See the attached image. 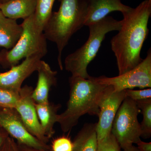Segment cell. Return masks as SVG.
<instances>
[{"instance_id":"cell-1","label":"cell","mask_w":151,"mask_h":151,"mask_svg":"<svg viewBox=\"0 0 151 151\" xmlns=\"http://www.w3.org/2000/svg\"><path fill=\"white\" fill-rule=\"evenodd\" d=\"M122 28L111 40L116 56L119 75L137 66L143 59L141 51L149 33L151 0H145L135 8L122 14Z\"/></svg>"},{"instance_id":"cell-2","label":"cell","mask_w":151,"mask_h":151,"mask_svg":"<svg viewBox=\"0 0 151 151\" xmlns=\"http://www.w3.org/2000/svg\"><path fill=\"white\" fill-rule=\"evenodd\" d=\"M70 92L67 107L58 114L57 123L64 133L70 131L85 114L98 116L99 105L108 85L101 84L94 77L88 78L71 76L69 78Z\"/></svg>"},{"instance_id":"cell-3","label":"cell","mask_w":151,"mask_h":151,"mask_svg":"<svg viewBox=\"0 0 151 151\" xmlns=\"http://www.w3.org/2000/svg\"><path fill=\"white\" fill-rule=\"evenodd\" d=\"M59 1V9L52 12L43 32L47 40L56 44L58 62L63 70V51L72 36L85 26L88 3L87 0Z\"/></svg>"},{"instance_id":"cell-4","label":"cell","mask_w":151,"mask_h":151,"mask_svg":"<svg viewBox=\"0 0 151 151\" xmlns=\"http://www.w3.org/2000/svg\"><path fill=\"white\" fill-rule=\"evenodd\" d=\"M122 21L112 17L105 18L88 26L89 36L85 43L80 48L68 55L64 61L65 70L71 76L88 78L90 76L87 68L99 51L106 34L113 31L120 30Z\"/></svg>"},{"instance_id":"cell-5","label":"cell","mask_w":151,"mask_h":151,"mask_svg":"<svg viewBox=\"0 0 151 151\" xmlns=\"http://www.w3.org/2000/svg\"><path fill=\"white\" fill-rule=\"evenodd\" d=\"M34 14L24 20L22 32L13 47L0 51V65L3 68H11L32 55L39 53L45 56L47 53V40L37 26Z\"/></svg>"},{"instance_id":"cell-6","label":"cell","mask_w":151,"mask_h":151,"mask_svg":"<svg viewBox=\"0 0 151 151\" xmlns=\"http://www.w3.org/2000/svg\"><path fill=\"white\" fill-rule=\"evenodd\" d=\"M140 112L136 101L126 97L116 113L111 133L123 150L141 139L142 131L138 120Z\"/></svg>"},{"instance_id":"cell-7","label":"cell","mask_w":151,"mask_h":151,"mask_svg":"<svg viewBox=\"0 0 151 151\" xmlns=\"http://www.w3.org/2000/svg\"><path fill=\"white\" fill-rule=\"evenodd\" d=\"M94 77L101 84L113 87L115 91H121L136 87L144 89L151 87V51L149 50L145 58L134 68L113 77L102 76Z\"/></svg>"},{"instance_id":"cell-8","label":"cell","mask_w":151,"mask_h":151,"mask_svg":"<svg viewBox=\"0 0 151 151\" xmlns=\"http://www.w3.org/2000/svg\"><path fill=\"white\" fill-rule=\"evenodd\" d=\"M0 128L5 130L11 137L15 139L18 144L42 150L51 151L50 146L38 139L28 131L15 109H0Z\"/></svg>"},{"instance_id":"cell-9","label":"cell","mask_w":151,"mask_h":151,"mask_svg":"<svg viewBox=\"0 0 151 151\" xmlns=\"http://www.w3.org/2000/svg\"><path fill=\"white\" fill-rule=\"evenodd\" d=\"M125 90L115 91L108 86L99 105V120L96 124L97 142H102L111 134L113 120L120 105L126 98Z\"/></svg>"},{"instance_id":"cell-10","label":"cell","mask_w":151,"mask_h":151,"mask_svg":"<svg viewBox=\"0 0 151 151\" xmlns=\"http://www.w3.org/2000/svg\"><path fill=\"white\" fill-rule=\"evenodd\" d=\"M33 88L25 85L19 92V99L15 109L18 113L28 131L38 139L47 144L49 139L44 133L38 118L35 103L32 95Z\"/></svg>"},{"instance_id":"cell-11","label":"cell","mask_w":151,"mask_h":151,"mask_svg":"<svg viewBox=\"0 0 151 151\" xmlns=\"http://www.w3.org/2000/svg\"><path fill=\"white\" fill-rule=\"evenodd\" d=\"M42 54H35L24 58L21 63L5 72H0V88L19 94L24 80L37 71Z\"/></svg>"},{"instance_id":"cell-12","label":"cell","mask_w":151,"mask_h":151,"mask_svg":"<svg viewBox=\"0 0 151 151\" xmlns=\"http://www.w3.org/2000/svg\"><path fill=\"white\" fill-rule=\"evenodd\" d=\"M87 3L86 26L100 21L112 12L118 11L124 14L132 9L124 4L121 0H87Z\"/></svg>"},{"instance_id":"cell-13","label":"cell","mask_w":151,"mask_h":151,"mask_svg":"<svg viewBox=\"0 0 151 151\" xmlns=\"http://www.w3.org/2000/svg\"><path fill=\"white\" fill-rule=\"evenodd\" d=\"M38 79L35 89H33L32 97L35 103H46L49 101V94L52 86L57 83V72L52 70L43 60H41L37 70Z\"/></svg>"},{"instance_id":"cell-14","label":"cell","mask_w":151,"mask_h":151,"mask_svg":"<svg viewBox=\"0 0 151 151\" xmlns=\"http://www.w3.org/2000/svg\"><path fill=\"white\" fill-rule=\"evenodd\" d=\"M36 4L37 0H10L1 4L0 10L9 18L24 20L35 14Z\"/></svg>"},{"instance_id":"cell-15","label":"cell","mask_w":151,"mask_h":151,"mask_svg":"<svg viewBox=\"0 0 151 151\" xmlns=\"http://www.w3.org/2000/svg\"><path fill=\"white\" fill-rule=\"evenodd\" d=\"M22 24L6 17L0 10V47L9 50L17 43L22 32Z\"/></svg>"},{"instance_id":"cell-16","label":"cell","mask_w":151,"mask_h":151,"mask_svg":"<svg viewBox=\"0 0 151 151\" xmlns=\"http://www.w3.org/2000/svg\"><path fill=\"white\" fill-rule=\"evenodd\" d=\"M38 118L44 133L47 137H52L55 133L54 126L57 123L58 111L61 107L60 104L48 103L38 104L35 103Z\"/></svg>"},{"instance_id":"cell-17","label":"cell","mask_w":151,"mask_h":151,"mask_svg":"<svg viewBox=\"0 0 151 151\" xmlns=\"http://www.w3.org/2000/svg\"><path fill=\"white\" fill-rule=\"evenodd\" d=\"M72 151H97L96 124H84L74 138Z\"/></svg>"},{"instance_id":"cell-18","label":"cell","mask_w":151,"mask_h":151,"mask_svg":"<svg viewBox=\"0 0 151 151\" xmlns=\"http://www.w3.org/2000/svg\"><path fill=\"white\" fill-rule=\"evenodd\" d=\"M55 0H37L34 16L37 27L42 31L52 13V7Z\"/></svg>"},{"instance_id":"cell-19","label":"cell","mask_w":151,"mask_h":151,"mask_svg":"<svg viewBox=\"0 0 151 151\" xmlns=\"http://www.w3.org/2000/svg\"><path fill=\"white\" fill-rule=\"evenodd\" d=\"M143 115L140 124L141 137L149 139L151 136V98L136 102Z\"/></svg>"},{"instance_id":"cell-20","label":"cell","mask_w":151,"mask_h":151,"mask_svg":"<svg viewBox=\"0 0 151 151\" xmlns=\"http://www.w3.org/2000/svg\"><path fill=\"white\" fill-rule=\"evenodd\" d=\"M19 99V94L0 88V108L15 109Z\"/></svg>"},{"instance_id":"cell-21","label":"cell","mask_w":151,"mask_h":151,"mask_svg":"<svg viewBox=\"0 0 151 151\" xmlns=\"http://www.w3.org/2000/svg\"><path fill=\"white\" fill-rule=\"evenodd\" d=\"M97 151H121V148L111 133L104 140L98 143Z\"/></svg>"},{"instance_id":"cell-22","label":"cell","mask_w":151,"mask_h":151,"mask_svg":"<svg viewBox=\"0 0 151 151\" xmlns=\"http://www.w3.org/2000/svg\"><path fill=\"white\" fill-rule=\"evenodd\" d=\"M73 143L70 138L66 137H60L55 139L52 144V151H72Z\"/></svg>"},{"instance_id":"cell-23","label":"cell","mask_w":151,"mask_h":151,"mask_svg":"<svg viewBox=\"0 0 151 151\" xmlns=\"http://www.w3.org/2000/svg\"><path fill=\"white\" fill-rule=\"evenodd\" d=\"M127 97L137 101L147 100L151 98V89H142L141 90H133L127 89L125 90Z\"/></svg>"},{"instance_id":"cell-24","label":"cell","mask_w":151,"mask_h":151,"mask_svg":"<svg viewBox=\"0 0 151 151\" xmlns=\"http://www.w3.org/2000/svg\"><path fill=\"white\" fill-rule=\"evenodd\" d=\"M14 139L9 136L5 142L1 151H14Z\"/></svg>"},{"instance_id":"cell-25","label":"cell","mask_w":151,"mask_h":151,"mask_svg":"<svg viewBox=\"0 0 151 151\" xmlns=\"http://www.w3.org/2000/svg\"><path fill=\"white\" fill-rule=\"evenodd\" d=\"M137 145V148L139 151H151V143L145 142L141 140L136 143Z\"/></svg>"},{"instance_id":"cell-26","label":"cell","mask_w":151,"mask_h":151,"mask_svg":"<svg viewBox=\"0 0 151 151\" xmlns=\"http://www.w3.org/2000/svg\"><path fill=\"white\" fill-rule=\"evenodd\" d=\"M9 135L8 133L2 129H0V151Z\"/></svg>"},{"instance_id":"cell-27","label":"cell","mask_w":151,"mask_h":151,"mask_svg":"<svg viewBox=\"0 0 151 151\" xmlns=\"http://www.w3.org/2000/svg\"><path fill=\"white\" fill-rule=\"evenodd\" d=\"M17 144L18 147L19 151H48L38 150V149L25 145L22 144H18V143H17Z\"/></svg>"},{"instance_id":"cell-28","label":"cell","mask_w":151,"mask_h":151,"mask_svg":"<svg viewBox=\"0 0 151 151\" xmlns=\"http://www.w3.org/2000/svg\"><path fill=\"white\" fill-rule=\"evenodd\" d=\"M123 151H139L138 150L137 147H135V146L132 145L129 147L128 148L123 150Z\"/></svg>"},{"instance_id":"cell-29","label":"cell","mask_w":151,"mask_h":151,"mask_svg":"<svg viewBox=\"0 0 151 151\" xmlns=\"http://www.w3.org/2000/svg\"><path fill=\"white\" fill-rule=\"evenodd\" d=\"M14 151H19L18 147L17 144L15 142H14Z\"/></svg>"},{"instance_id":"cell-30","label":"cell","mask_w":151,"mask_h":151,"mask_svg":"<svg viewBox=\"0 0 151 151\" xmlns=\"http://www.w3.org/2000/svg\"><path fill=\"white\" fill-rule=\"evenodd\" d=\"M9 1H10V0H0V2L1 4H3V3H5Z\"/></svg>"},{"instance_id":"cell-31","label":"cell","mask_w":151,"mask_h":151,"mask_svg":"<svg viewBox=\"0 0 151 151\" xmlns=\"http://www.w3.org/2000/svg\"><path fill=\"white\" fill-rule=\"evenodd\" d=\"M1 2H0V5H1Z\"/></svg>"},{"instance_id":"cell-32","label":"cell","mask_w":151,"mask_h":151,"mask_svg":"<svg viewBox=\"0 0 151 151\" xmlns=\"http://www.w3.org/2000/svg\"><path fill=\"white\" fill-rule=\"evenodd\" d=\"M2 109V108H0V109Z\"/></svg>"},{"instance_id":"cell-33","label":"cell","mask_w":151,"mask_h":151,"mask_svg":"<svg viewBox=\"0 0 151 151\" xmlns=\"http://www.w3.org/2000/svg\"><path fill=\"white\" fill-rule=\"evenodd\" d=\"M1 129V128H0V129Z\"/></svg>"}]
</instances>
